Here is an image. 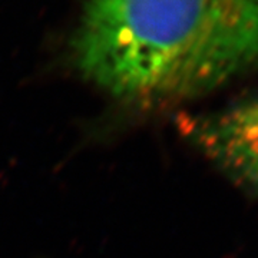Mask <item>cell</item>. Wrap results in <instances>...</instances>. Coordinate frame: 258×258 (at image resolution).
<instances>
[{
    "mask_svg": "<svg viewBox=\"0 0 258 258\" xmlns=\"http://www.w3.org/2000/svg\"><path fill=\"white\" fill-rule=\"evenodd\" d=\"M71 50L115 98H192L258 66V0H86Z\"/></svg>",
    "mask_w": 258,
    "mask_h": 258,
    "instance_id": "cell-1",
    "label": "cell"
},
{
    "mask_svg": "<svg viewBox=\"0 0 258 258\" xmlns=\"http://www.w3.org/2000/svg\"><path fill=\"white\" fill-rule=\"evenodd\" d=\"M179 131L232 184L258 195V95L221 111L182 116Z\"/></svg>",
    "mask_w": 258,
    "mask_h": 258,
    "instance_id": "cell-2",
    "label": "cell"
}]
</instances>
